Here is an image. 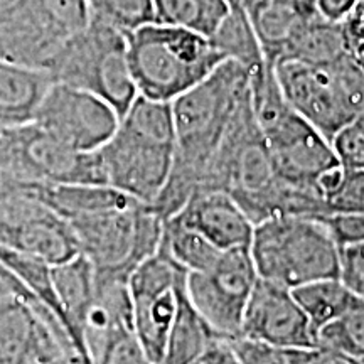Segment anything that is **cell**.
<instances>
[{"mask_svg":"<svg viewBox=\"0 0 364 364\" xmlns=\"http://www.w3.org/2000/svg\"><path fill=\"white\" fill-rule=\"evenodd\" d=\"M204 364H241L236 356L233 348H231L228 339L215 338L213 343L209 344L206 353L203 354Z\"/></svg>","mask_w":364,"mask_h":364,"instance_id":"35","label":"cell"},{"mask_svg":"<svg viewBox=\"0 0 364 364\" xmlns=\"http://www.w3.org/2000/svg\"><path fill=\"white\" fill-rule=\"evenodd\" d=\"M188 273L159 247L129 279L134 334L152 364L162 363Z\"/></svg>","mask_w":364,"mask_h":364,"instance_id":"13","label":"cell"},{"mask_svg":"<svg viewBox=\"0 0 364 364\" xmlns=\"http://www.w3.org/2000/svg\"><path fill=\"white\" fill-rule=\"evenodd\" d=\"M317 346L353 359L364 358V299L317 331Z\"/></svg>","mask_w":364,"mask_h":364,"instance_id":"26","label":"cell"},{"mask_svg":"<svg viewBox=\"0 0 364 364\" xmlns=\"http://www.w3.org/2000/svg\"><path fill=\"white\" fill-rule=\"evenodd\" d=\"M196 364H204V363H203V358H201V359H199V361H198V363H196Z\"/></svg>","mask_w":364,"mask_h":364,"instance_id":"41","label":"cell"},{"mask_svg":"<svg viewBox=\"0 0 364 364\" xmlns=\"http://www.w3.org/2000/svg\"><path fill=\"white\" fill-rule=\"evenodd\" d=\"M282 348H318L316 331L292 289L258 277L241 324V336Z\"/></svg>","mask_w":364,"mask_h":364,"instance_id":"16","label":"cell"},{"mask_svg":"<svg viewBox=\"0 0 364 364\" xmlns=\"http://www.w3.org/2000/svg\"><path fill=\"white\" fill-rule=\"evenodd\" d=\"M359 364H364V358H361V359H359Z\"/></svg>","mask_w":364,"mask_h":364,"instance_id":"40","label":"cell"},{"mask_svg":"<svg viewBox=\"0 0 364 364\" xmlns=\"http://www.w3.org/2000/svg\"><path fill=\"white\" fill-rule=\"evenodd\" d=\"M51 85L48 71L0 61V127L34 122Z\"/></svg>","mask_w":364,"mask_h":364,"instance_id":"19","label":"cell"},{"mask_svg":"<svg viewBox=\"0 0 364 364\" xmlns=\"http://www.w3.org/2000/svg\"><path fill=\"white\" fill-rule=\"evenodd\" d=\"M209 41L226 59L240 63L250 73L260 70L267 61L252 21L247 11L240 6H231L230 14Z\"/></svg>","mask_w":364,"mask_h":364,"instance_id":"23","label":"cell"},{"mask_svg":"<svg viewBox=\"0 0 364 364\" xmlns=\"http://www.w3.org/2000/svg\"><path fill=\"white\" fill-rule=\"evenodd\" d=\"M70 223L83 253L100 275L129 280L140 263L161 247L164 220L152 204L132 198Z\"/></svg>","mask_w":364,"mask_h":364,"instance_id":"7","label":"cell"},{"mask_svg":"<svg viewBox=\"0 0 364 364\" xmlns=\"http://www.w3.org/2000/svg\"><path fill=\"white\" fill-rule=\"evenodd\" d=\"M90 19L103 22L124 34L157 22L154 0H86Z\"/></svg>","mask_w":364,"mask_h":364,"instance_id":"27","label":"cell"},{"mask_svg":"<svg viewBox=\"0 0 364 364\" xmlns=\"http://www.w3.org/2000/svg\"><path fill=\"white\" fill-rule=\"evenodd\" d=\"M127 46L136 91L156 102L172 103L226 61L206 36L161 22L127 34Z\"/></svg>","mask_w":364,"mask_h":364,"instance_id":"5","label":"cell"},{"mask_svg":"<svg viewBox=\"0 0 364 364\" xmlns=\"http://www.w3.org/2000/svg\"><path fill=\"white\" fill-rule=\"evenodd\" d=\"M0 184H107L98 152H78L36 122L0 127Z\"/></svg>","mask_w":364,"mask_h":364,"instance_id":"9","label":"cell"},{"mask_svg":"<svg viewBox=\"0 0 364 364\" xmlns=\"http://www.w3.org/2000/svg\"><path fill=\"white\" fill-rule=\"evenodd\" d=\"M161 247L169 253L176 263L188 272H203L215 263L223 250L211 243L208 238L193 230L172 220L164 221V235Z\"/></svg>","mask_w":364,"mask_h":364,"instance_id":"25","label":"cell"},{"mask_svg":"<svg viewBox=\"0 0 364 364\" xmlns=\"http://www.w3.org/2000/svg\"><path fill=\"white\" fill-rule=\"evenodd\" d=\"M56 364H85V363L81 361V358L78 356V354L73 353V354H68V356H65L63 359H59Z\"/></svg>","mask_w":364,"mask_h":364,"instance_id":"39","label":"cell"},{"mask_svg":"<svg viewBox=\"0 0 364 364\" xmlns=\"http://www.w3.org/2000/svg\"><path fill=\"white\" fill-rule=\"evenodd\" d=\"M34 122L78 152H98L115 134L120 115L90 91L54 83L44 95Z\"/></svg>","mask_w":364,"mask_h":364,"instance_id":"15","label":"cell"},{"mask_svg":"<svg viewBox=\"0 0 364 364\" xmlns=\"http://www.w3.org/2000/svg\"><path fill=\"white\" fill-rule=\"evenodd\" d=\"M316 364H359V361L358 359L344 356V354L332 353V351H327V349H322L321 356H318Z\"/></svg>","mask_w":364,"mask_h":364,"instance_id":"38","label":"cell"},{"mask_svg":"<svg viewBox=\"0 0 364 364\" xmlns=\"http://www.w3.org/2000/svg\"><path fill=\"white\" fill-rule=\"evenodd\" d=\"M327 206L329 211H364V171H344V179Z\"/></svg>","mask_w":364,"mask_h":364,"instance_id":"32","label":"cell"},{"mask_svg":"<svg viewBox=\"0 0 364 364\" xmlns=\"http://www.w3.org/2000/svg\"><path fill=\"white\" fill-rule=\"evenodd\" d=\"M289 59L314 66H338L348 59L343 22H332L322 16L307 22L285 44L277 63Z\"/></svg>","mask_w":364,"mask_h":364,"instance_id":"20","label":"cell"},{"mask_svg":"<svg viewBox=\"0 0 364 364\" xmlns=\"http://www.w3.org/2000/svg\"><path fill=\"white\" fill-rule=\"evenodd\" d=\"M277 80L290 107L331 142L341 127L364 113V75L344 59L338 66L275 63Z\"/></svg>","mask_w":364,"mask_h":364,"instance_id":"10","label":"cell"},{"mask_svg":"<svg viewBox=\"0 0 364 364\" xmlns=\"http://www.w3.org/2000/svg\"><path fill=\"white\" fill-rule=\"evenodd\" d=\"M11 295H21V297H27V295H33L29 292V289L22 284L19 277L16 275L12 270L4 265L0 262V299L2 297H11Z\"/></svg>","mask_w":364,"mask_h":364,"instance_id":"37","label":"cell"},{"mask_svg":"<svg viewBox=\"0 0 364 364\" xmlns=\"http://www.w3.org/2000/svg\"><path fill=\"white\" fill-rule=\"evenodd\" d=\"M359 0H317L318 12L332 22H343L351 14Z\"/></svg>","mask_w":364,"mask_h":364,"instance_id":"36","label":"cell"},{"mask_svg":"<svg viewBox=\"0 0 364 364\" xmlns=\"http://www.w3.org/2000/svg\"><path fill=\"white\" fill-rule=\"evenodd\" d=\"M250 98L280 179L295 188L318 191V176L339 166L338 159L329 140L287 102L273 63L265 61L250 75Z\"/></svg>","mask_w":364,"mask_h":364,"instance_id":"4","label":"cell"},{"mask_svg":"<svg viewBox=\"0 0 364 364\" xmlns=\"http://www.w3.org/2000/svg\"><path fill=\"white\" fill-rule=\"evenodd\" d=\"M54 290L70 322L73 348L85 364H93L85 341V321L95 299V267L83 253L51 267Z\"/></svg>","mask_w":364,"mask_h":364,"instance_id":"18","label":"cell"},{"mask_svg":"<svg viewBox=\"0 0 364 364\" xmlns=\"http://www.w3.org/2000/svg\"><path fill=\"white\" fill-rule=\"evenodd\" d=\"M331 147L344 171H364V113H358L336 132Z\"/></svg>","mask_w":364,"mask_h":364,"instance_id":"30","label":"cell"},{"mask_svg":"<svg viewBox=\"0 0 364 364\" xmlns=\"http://www.w3.org/2000/svg\"><path fill=\"white\" fill-rule=\"evenodd\" d=\"M93 364H152L134 334L132 324L113 326L90 349Z\"/></svg>","mask_w":364,"mask_h":364,"instance_id":"29","label":"cell"},{"mask_svg":"<svg viewBox=\"0 0 364 364\" xmlns=\"http://www.w3.org/2000/svg\"><path fill=\"white\" fill-rule=\"evenodd\" d=\"M54 83L90 91L124 115L139 97L129 61L127 34L90 19L48 63Z\"/></svg>","mask_w":364,"mask_h":364,"instance_id":"8","label":"cell"},{"mask_svg":"<svg viewBox=\"0 0 364 364\" xmlns=\"http://www.w3.org/2000/svg\"><path fill=\"white\" fill-rule=\"evenodd\" d=\"M317 218L339 248L364 241V211H329Z\"/></svg>","mask_w":364,"mask_h":364,"instance_id":"31","label":"cell"},{"mask_svg":"<svg viewBox=\"0 0 364 364\" xmlns=\"http://www.w3.org/2000/svg\"><path fill=\"white\" fill-rule=\"evenodd\" d=\"M294 297L306 312L314 331L321 329L353 309L363 297L341 279H324L292 289Z\"/></svg>","mask_w":364,"mask_h":364,"instance_id":"22","label":"cell"},{"mask_svg":"<svg viewBox=\"0 0 364 364\" xmlns=\"http://www.w3.org/2000/svg\"><path fill=\"white\" fill-rule=\"evenodd\" d=\"M161 24L184 27L211 38L230 14V0H154Z\"/></svg>","mask_w":364,"mask_h":364,"instance_id":"24","label":"cell"},{"mask_svg":"<svg viewBox=\"0 0 364 364\" xmlns=\"http://www.w3.org/2000/svg\"><path fill=\"white\" fill-rule=\"evenodd\" d=\"M215 338V332L191 306L184 289L161 364H196Z\"/></svg>","mask_w":364,"mask_h":364,"instance_id":"21","label":"cell"},{"mask_svg":"<svg viewBox=\"0 0 364 364\" xmlns=\"http://www.w3.org/2000/svg\"><path fill=\"white\" fill-rule=\"evenodd\" d=\"M250 252L258 277L289 289L341 279V248L314 216H273L255 225Z\"/></svg>","mask_w":364,"mask_h":364,"instance_id":"6","label":"cell"},{"mask_svg":"<svg viewBox=\"0 0 364 364\" xmlns=\"http://www.w3.org/2000/svg\"><path fill=\"white\" fill-rule=\"evenodd\" d=\"M343 31L348 58L364 75V0H359L343 21Z\"/></svg>","mask_w":364,"mask_h":364,"instance_id":"33","label":"cell"},{"mask_svg":"<svg viewBox=\"0 0 364 364\" xmlns=\"http://www.w3.org/2000/svg\"><path fill=\"white\" fill-rule=\"evenodd\" d=\"M241 364H316L321 348H282L247 338L228 339Z\"/></svg>","mask_w":364,"mask_h":364,"instance_id":"28","label":"cell"},{"mask_svg":"<svg viewBox=\"0 0 364 364\" xmlns=\"http://www.w3.org/2000/svg\"><path fill=\"white\" fill-rule=\"evenodd\" d=\"M0 247L58 265L80 253L70 223L29 191L0 184Z\"/></svg>","mask_w":364,"mask_h":364,"instance_id":"14","label":"cell"},{"mask_svg":"<svg viewBox=\"0 0 364 364\" xmlns=\"http://www.w3.org/2000/svg\"><path fill=\"white\" fill-rule=\"evenodd\" d=\"M171 218L199 231L223 252L252 245L253 221L233 198L221 191H196Z\"/></svg>","mask_w":364,"mask_h":364,"instance_id":"17","label":"cell"},{"mask_svg":"<svg viewBox=\"0 0 364 364\" xmlns=\"http://www.w3.org/2000/svg\"><path fill=\"white\" fill-rule=\"evenodd\" d=\"M257 280L250 247L231 248L206 270L189 272L186 294L216 338L235 339L241 336L243 316Z\"/></svg>","mask_w":364,"mask_h":364,"instance_id":"12","label":"cell"},{"mask_svg":"<svg viewBox=\"0 0 364 364\" xmlns=\"http://www.w3.org/2000/svg\"><path fill=\"white\" fill-rule=\"evenodd\" d=\"M341 280L364 299V241L341 248Z\"/></svg>","mask_w":364,"mask_h":364,"instance_id":"34","label":"cell"},{"mask_svg":"<svg viewBox=\"0 0 364 364\" xmlns=\"http://www.w3.org/2000/svg\"><path fill=\"white\" fill-rule=\"evenodd\" d=\"M98 154L107 184L154 204L166 188L174 164L172 105L139 95Z\"/></svg>","mask_w":364,"mask_h":364,"instance_id":"3","label":"cell"},{"mask_svg":"<svg viewBox=\"0 0 364 364\" xmlns=\"http://www.w3.org/2000/svg\"><path fill=\"white\" fill-rule=\"evenodd\" d=\"M250 95V71L226 59L208 78L172 102L174 164L166 188L152 204L162 220L179 213L201 186L228 127Z\"/></svg>","mask_w":364,"mask_h":364,"instance_id":"1","label":"cell"},{"mask_svg":"<svg viewBox=\"0 0 364 364\" xmlns=\"http://www.w3.org/2000/svg\"><path fill=\"white\" fill-rule=\"evenodd\" d=\"M198 191L226 193L253 225L273 216L329 213L326 198L318 191L295 188L277 174L270 150L255 120L250 95L228 127Z\"/></svg>","mask_w":364,"mask_h":364,"instance_id":"2","label":"cell"},{"mask_svg":"<svg viewBox=\"0 0 364 364\" xmlns=\"http://www.w3.org/2000/svg\"><path fill=\"white\" fill-rule=\"evenodd\" d=\"M88 21L86 0H0V61L46 70Z\"/></svg>","mask_w":364,"mask_h":364,"instance_id":"11","label":"cell"}]
</instances>
